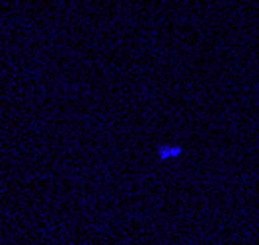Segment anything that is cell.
Instances as JSON below:
<instances>
[{"label":"cell","mask_w":259,"mask_h":245,"mask_svg":"<svg viewBox=\"0 0 259 245\" xmlns=\"http://www.w3.org/2000/svg\"><path fill=\"white\" fill-rule=\"evenodd\" d=\"M180 154V148H160V156L162 160H166L169 156H178Z\"/></svg>","instance_id":"obj_1"}]
</instances>
